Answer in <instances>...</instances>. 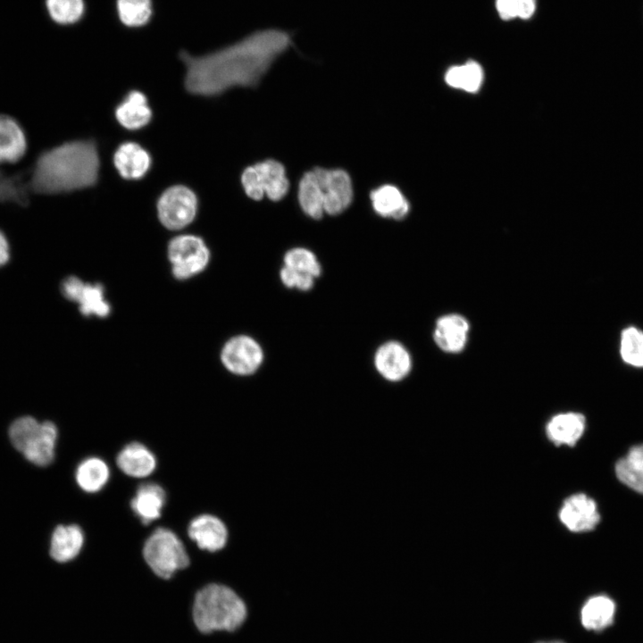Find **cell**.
<instances>
[{"label":"cell","mask_w":643,"mask_h":643,"mask_svg":"<svg viewBox=\"0 0 643 643\" xmlns=\"http://www.w3.org/2000/svg\"><path fill=\"white\" fill-rule=\"evenodd\" d=\"M292 45L289 31L269 28L205 55L181 52L186 88L194 95L213 96L232 88L256 86Z\"/></svg>","instance_id":"6da1fadb"},{"label":"cell","mask_w":643,"mask_h":643,"mask_svg":"<svg viewBox=\"0 0 643 643\" xmlns=\"http://www.w3.org/2000/svg\"><path fill=\"white\" fill-rule=\"evenodd\" d=\"M100 160L93 140H73L43 151L29 171L30 193L53 195L93 187Z\"/></svg>","instance_id":"7a4b0ae2"},{"label":"cell","mask_w":643,"mask_h":643,"mask_svg":"<svg viewBox=\"0 0 643 643\" xmlns=\"http://www.w3.org/2000/svg\"><path fill=\"white\" fill-rule=\"evenodd\" d=\"M246 616V608L242 599L224 585H206L196 595L193 618L197 629L204 633L235 630Z\"/></svg>","instance_id":"3957f363"},{"label":"cell","mask_w":643,"mask_h":643,"mask_svg":"<svg viewBox=\"0 0 643 643\" xmlns=\"http://www.w3.org/2000/svg\"><path fill=\"white\" fill-rule=\"evenodd\" d=\"M57 435V428L52 422L40 423L30 416L15 420L9 429L13 446L38 466H47L54 461Z\"/></svg>","instance_id":"277c9868"},{"label":"cell","mask_w":643,"mask_h":643,"mask_svg":"<svg viewBox=\"0 0 643 643\" xmlns=\"http://www.w3.org/2000/svg\"><path fill=\"white\" fill-rule=\"evenodd\" d=\"M143 555L152 571L163 579L189 564V556L180 538L171 530L158 528L146 539Z\"/></svg>","instance_id":"5b68a950"},{"label":"cell","mask_w":643,"mask_h":643,"mask_svg":"<svg viewBox=\"0 0 643 643\" xmlns=\"http://www.w3.org/2000/svg\"><path fill=\"white\" fill-rule=\"evenodd\" d=\"M241 183L246 194L254 200H261L266 196L270 200L279 201L289 188L283 164L271 159L246 167Z\"/></svg>","instance_id":"8992f818"},{"label":"cell","mask_w":643,"mask_h":643,"mask_svg":"<svg viewBox=\"0 0 643 643\" xmlns=\"http://www.w3.org/2000/svg\"><path fill=\"white\" fill-rule=\"evenodd\" d=\"M167 256L173 277L179 280L191 279L204 271L210 261V250L198 236L186 234L171 238Z\"/></svg>","instance_id":"52a82bcc"},{"label":"cell","mask_w":643,"mask_h":643,"mask_svg":"<svg viewBox=\"0 0 643 643\" xmlns=\"http://www.w3.org/2000/svg\"><path fill=\"white\" fill-rule=\"evenodd\" d=\"M197 212V197L188 187L176 185L162 193L157 201L161 223L168 230H178L190 224Z\"/></svg>","instance_id":"ba28073f"},{"label":"cell","mask_w":643,"mask_h":643,"mask_svg":"<svg viewBox=\"0 0 643 643\" xmlns=\"http://www.w3.org/2000/svg\"><path fill=\"white\" fill-rule=\"evenodd\" d=\"M263 359V347L254 338L247 335L230 338L221 351L223 366L238 376H249L256 372Z\"/></svg>","instance_id":"9c48e42d"},{"label":"cell","mask_w":643,"mask_h":643,"mask_svg":"<svg viewBox=\"0 0 643 643\" xmlns=\"http://www.w3.org/2000/svg\"><path fill=\"white\" fill-rule=\"evenodd\" d=\"M322 195L324 213L338 215L347 209L353 200L349 174L342 169H313Z\"/></svg>","instance_id":"30bf717a"},{"label":"cell","mask_w":643,"mask_h":643,"mask_svg":"<svg viewBox=\"0 0 643 643\" xmlns=\"http://www.w3.org/2000/svg\"><path fill=\"white\" fill-rule=\"evenodd\" d=\"M64 297L79 305L85 316L105 318L111 313V305L105 297L104 288L100 283L84 282L70 276L62 284Z\"/></svg>","instance_id":"8fae6325"},{"label":"cell","mask_w":643,"mask_h":643,"mask_svg":"<svg viewBox=\"0 0 643 643\" xmlns=\"http://www.w3.org/2000/svg\"><path fill=\"white\" fill-rule=\"evenodd\" d=\"M562 523L572 532L592 530L599 523L600 514L596 502L585 494L567 497L559 511Z\"/></svg>","instance_id":"7c38bea8"},{"label":"cell","mask_w":643,"mask_h":643,"mask_svg":"<svg viewBox=\"0 0 643 643\" xmlns=\"http://www.w3.org/2000/svg\"><path fill=\"white\" fill-rule=\"evenodd\" d=\"M376 371L385 380L397 382L407 377L412 358L407 348L397 341H387L376 350L373 358Z\"/></svg>","instance_id":"4fadbf2b"},{"label":"cell","mask_w":643,"mask_h":643,"mask_svg":"<svg viewBox=\"0 0 643 643\" xmlns=\"http://www.w3.org/2000/svg\"><path fill=\"white\" fill-rule=\"evenodd\" d=\"M470 324L461 314L449 313L439 317L434 327L433 338L444 352L457 354L463 351L468 340Z\"/></svg>","instance_id":"5bb4252c"},{"label":"cell","mask_w":643,"mask_h":643,"mask_svg":"<svg viewBox=\"0 0 643 643\" xmlns=\"http://www.w3.org/2000/svg\"><path fill=\"white\" fill-rule=\"evenodd\" d=\"M188 534L199 548L209 552L221 550L228 539V530L221 520L206 514L189 522Z\"/></svg>","instance_id":"9a60e30c"},{"label":"cell","mask_w":643,"mask_h":643,"mask_svg":"<svg viewBox=\"0 0 643 643\" xmlns=\"http://www.w3.org/2000/svg\"><path fill=\"white\" fill-rule=\"evenodd\" d=\"M113 163L119 174L125 180H139L150 169L151 156L135 142L121 144L113 154Z\"/></svg>","instance_id":"2e32d148"},{"label":"cell","mask_w":643,"mask_h":643,"mask_svg":"<svg viewBox=\"0 0 643 643\" xmlns=\"http://www.w3.org/2000/svg\"><path fill=\"white\" fill-rule=\"evenodd\" d=\"M586 428L585 416L580 413L566 412L553 416L546 426L549 440L556 446H574Z\"/></svg>","instance_id":"e0dca14e"},{"label":"cell","mask_w":643,"mask_h":643,"mask_svg":"<svg viewBox=\"0 0 643 643\" xmlns=\"http://www.w3.org/2000/svg\"><path fill=\"white\" fill-rule=\"evenodd\" d=\"M119 469L128 476L145 478L156 468V458L150 449L139 442L127 444L117 455Z\"/></svg>","instance_id":"ac0fdd59"},{"label":"cell","mask_w":643,"mask_h":643,"mask_svg":"<svg viewBox=\"0 0 643 643\" xmlns=\"http://www.w3.org/2000/svg\"><path fill=\"white\" fill-rule=\"evenodd\" d=\"M165 502L164 489L157 483L147 482L138 488L130 507L142 523L149 524L161 516Z\"/></svg>","instance_id":"d6986e66"},{"label":"cell","mask_w":643,"mask_h":643,"mask_svg":"<svg viewBox=\"0 0 643 643\" xmlns=\"http://www.w3.org/2000/svg\"><path fill=\"white\" fill-rule=\"evenodd\" d=\"M115 118L127 129H138L147 125L152 111L145 94L138 90L129 92L116 106Z\"/></svg>","instance_id":"ffe728a7"},{"label":"cell","mask_w":643,"mask_h":643,"mask_svg":"<svg viewBox=\"0 0 643 643\" xmlns=\"http://www.w3.org/2000/svg\"><path fill=\"white\" fill-rule=\"evenodd\" d=\"M27 150L23 129L12 116L0 114V163L18 162Z\"/></svg>","instance_id":"44dd1931"},{"label":"cell","mask_w":643,"mask_h":643,"mask_svg":"<svg viewBox=\"0 0 643 643\" xmlns=\"http://www.w3.org/2000/svg\"><path fill=\"white\" fill-rule=\"evenodd\" d=\"M84 544V533L75 524L57 526L51 538L50 555L60 563L74 559Z\"/></svg>","instance_id":"7402d4cb"},{"label":"cell","mask_w":643,"mask_h":643,"mask_svg":"<svg viewBox=\"0 0 643 643\" xmlns=\"http://www.w3.org/2000/svg\"><path fill=\"white\" fill-rule=\"evenodd\" d=\"M370 196L373 210L382 217L400 220L408 213V202L395 186H380L372 190Z\"/></svg>","instance_id":"603a6c76"},{"label":"cell","mask_w":643,"mask_h":643,"mask_svg":"<svg viewBox=\"0 0 643 643\" xmlns=\"http://www.w3.org/2000/svg\"><path fill=\"white\" fill-rule=\"evenodd\" d=\"M615 604L605 595L589 598L581 608L580 620L584 628L602 630L610 626L614 619Z\"/></svg>","instance_id":"cb8c5ba5"},{"label":"cell","mask_w":643,"mask_h":643,"mask_svg":"<svg viewBox=\"0 0 643 643\" xmlns=\"http://www.w3.org/2000/svg\"><path fill=\"white\" fill-rule=\"evenodd\" d=\"M110 469L101 458L91 456L84 459L77 467L75 480L85 492L96 493L108 482Z\"/></svg>","instance_id":"d4e9b609"},{"label":"cell","mask_w":643,"mask_h":643,"mask_svg":"<svg viewBox=\"0 0 643 643\" xmlns=\"http://www.w3.org/2000/svg\"><path fill=\"white\" fill-rule=\"evenodd\" d=\"M617 478L633 490L643 494V445L634 446L615 465Z\"/></svg>","instance_id":"484cf974"},{"label":"cell","mask_w":643,"mask_h":643,"mask_svg":"<svg viewBox=\"0 0 643 643\" xmlns=\"http://www.w3.org/2000/svg\"><path fill=\"white\" fill-rule=\"evenodd\" d=\"M298 201L304 213L313 219H321L325 213L321 188L313 170L306 171L300 180Z\"/></svg>","instance_id":"4316f807"},{"label":"cell","mask_w":643,"mask_h":643,"mask_svg":"<svg viewBox=\"0 0 643 643\" xmlns=\"http://www.w3.org/2000/svg\"><path fill=\"white\" fill-rule=\"evenodd\" d=\"M619 352L622 360L635 368H643V330L628 326L622 330Z\"/></svg>","instance_id":"83f0119b"},{"label":"cell","mask_w":643,"mask_h":643,"mask_svg":"<svg viewBox=\"0 0 643 643\" xmlns=\"http://www.w3.org/2000/svg\"><path fill=\"white\" fill-rule=\"evenodd\" d=\"M25 175V172L7 175L0 170V203L28 205L30 191Z\"/></svg>","instance_id":"f1b7e54d"},{"label":"cell","mask_w":643,"mask_h":643,"mask_svg":"<svg viewBox=\"0 0 643 643\" xmlns=\"http://www.w3.org/2000/svg\"><path fill=\"white\" fill-rule=\"evenodd\" d=\"M482 79V70L474 62H469L462 66H454L446 74V81L449 86L468 92H476L480 87Z\"/></svg>","instance_id":"f546056e"},{"label":"cell","mask_w":643,"mask_h":643,"mask_svg":"<svg viewBox=\"0 0 643 643\" xmlns=\"http://www.w3.org/2000/svg\"><path fill=\"white\" fill-rule=\"evenodd\" d=\"M283 263L284 266L310 274L315 279L321 276L322 271L315 254L305 247H294L287 251Z\"/></svg>","instance_id":"4dcf8cb0"},{"label":"cell","mask_w":643,"mask_h":643,"mask_svg":"<svg viewBox=\"0 0 643 643\" xmlns=\"http://www.w3.org/2000/svg\"><path fill=\"white\" fill-rule=\"evenodd\" d=\"M117 10L123 24L142 26L151 16V0H117Z\"/></svg>","instance_id":"1f68e13d"},{"label":"cell","mask_w":643,"mask_h":643,"mask_svg":"<svg viewBox=\"0 0 643 643\" xmlns=\"http://www.w3.org/2000/svg\"><path fill=\"white\" fill-rule=\"evenodd\" d=\"M52 19L61 24L77 21L84 12L83 0H46Z\"/></svg>","instance_id":"d6a6232c"},{"label":"cell","mask_w":643,"mask_h":643,"mask_svg":"<svg viewBox=\"0 0 643 643\" xmlns=\"http://www.w3.org/2000/svg\"><path fill=\"white\" fill-rule=\"evenodd\" d=\"M280 278L285 287L301 291L310 290L313 288L315 282L313 276L297 271L284 265L280 269Z\"/></svg>","instance_id":"836d02e7"},{"label":"cell","mask_w":643,"mask_h":643,"mask_svg":"<svg viewBox=\"0 0 643 643\" xmlns=\"http://www.w3.org/2000/svg\"><path fill=\"white\" fill-rule=\"evenodd\" d=\"M520 0H497V10L504 20H510L517 17V11Z\"/></svg>","instance_id":"e575fe53"},{"label":"cell","mask_w":643,"mask_h":643,"mask_svg":"<svg viewBox=\"0 0 643 643\" xmlns=\"http://www.w3.org/2000/svg\"><path fill=\"white\" fill-rule=\"evenodd\" d=\"M535 8V0H520L517 11V17L522 19H528L533 14Z\"/></svg>","instance_id":"d590c367"},{"label":"cell","mask_w":643,"mask_h":643,"mask_svg":"<svg viewBox=\"0 0 643 643\" xmlns=\"http://www.w3.org/2000/svg\"><path fill=\"white\" fill-rule=\"evenodd\" d=\"M9 259V245L4 233L0 230V266Z\"/></svg>","instance_id":"8d00e7d4"},{"label":"cell","mask_w":643,"mask_h":643,"mask_svg":"<svg viewBox=\"0 0 643 643\" xmlns=\"http://www.w3.org/2000/svg\"><path fill=\"white\" fill-rule=\"evenodd\" d=\"M539 643H564V642H562L559 640H552V641H542V642H539Z\"/></svg>","instance_id":"74e56055"}]
</instances>
